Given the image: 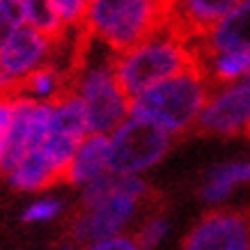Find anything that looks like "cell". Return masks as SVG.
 <instances>
[{"label": "cell", "mask_w": 250, "mask_h": 250, "mask_svg": "<svg viewBox=\"0 0 250 250\" xmlns=\"http://www.w3.org/2000/svg\"><path fill=\"white\" fill-rule=\"evenodd\" d=\"M81 190V209L69 220V236L78 246L122 234L149 197V184L140 177L106 174Z\"/></svg>", "instance_id": "1"}, {"label": "cell", "mask_w": 250, "mask_h": 250, "mask_svg": "<svg viewBox=\"0 0 250 250\" xmlns=\"http://www.w3.org/2000/svg\"><path fill=\"white\" fill-rule=\"evenodd\" d=\"M195 64H200L195 42L172 25L117 53L113 60L115 76L131 99Z\"/></svg>", "instance_id": "2"}, {"label": "cell", "mask_w": 250, "mask_h": 250, "mask_svg": "<svg viewBox=\"0 0 250 250\" xmlns=\"http://www.w3.org/2000/svg\"><path fill=\"white\" fill-rule=\"evenodd\" d=\"M172 9L174 0H92L83 30L117 55L167 28Z\"/></svg>", "instance_id": "3"}, {"label": "cell", "mask_w": 250, "mask_h": 250, "mask_svg": "<svg viewBox=\"0 0 250 250\" xmlns=\"http://www.w3.org/2000/svg\"><path fill=\"white\" fill-rule=\"evenodd\" d=\"M209 94V78L202 64H195L131 99V115L152 122L170 136H177L190 126H197Z\"/></svg>", "instance_id": "4"}, {"label": "cell", "mask_w": 250, "mask_h": 250, "mask_svg": "<svg viewBox=\"0 0 250 250\" xmlns=\"http://www.w3.org/2000/svg\"><path fill=\"white\" fill-rule=\"evenodd\" d=\"M115 55L78 64L71 78V87L87 115L90 133L110 136L131 115V97L122 90L113 67Z\"/></svg>", "instance_id": "5"}, {"label": "cell", "mask_w": 250, "mask_h": 250, "mask_svg": "<svg viewBox=\"0 0 250 250\" xmlns=\"http://www.w3.org/2000/svg\"><path fill=\"white\" fill-rule=\"evenodd\" d=\"M172 145V136L156 124L129 115L108 136V172L115 177H140L159 166Z\"/></svg>", "instance_id": "6"}, {"label": "cell", "mask_w": 250, "mask_h": 250, "mask_svg": "<svg viewBox=\"0 0 250 250\" xmlns=\"http://www.w3.org/2000/svg\"><path fill=\"white\" fill-rule=\"evenodd\" d=\"M58 42L60 39H51L28 25H23L0 48V99L19 97L23 83L37 69L46 67L51 62Z\"/></svg>", "instance_id": "7"}, {"label": "cell", "mask_w": 250, "mask_h": 250, "mask_svg": "<svg viewBox=\"0 0 250 250\" xmlns=\"http://www.w3.org/2000/svg\"><path fill=\"white\" fill-rule=\"evenodd\" d=\"M197 129L211 136L250 133V78L211 90L197 120Z\"/></svg>", "instance_id": "8"}, {"label": "cell", "mask_w": 250, "mask_h": 250, "mask_svg": "<svg viewBox=\"0 0 250 250\" xmlns=\"http://www.w3.org/2000/svg\"><path fill=\"white\" fill-rule=\"evenodd\" d=\"M182 250H250V218L239 211H209L190 228Z\"/></svg>", "instance_id": "9"}, {"label": "cell", "mask_w": 250, "mask_h": 250, "mask_svg": "<svg viewBox=\"0 0 250 250\" xmlns=\"http://www.w3.org/2000/svg\"><path fill=\"white\" fill-rule=\"evenodd\" d=\"M250 51V0H239L232 12L197 39V53Z\"/></svg>", "instance_id": "10"}, {"label": "cell", "mask_w": 250, "mask_h": 250, "mask_svg": "<svg viewBox=\"0 0 250 250\" xmlns=\"http://www.w3.org/2000/svg\"><path fill=\"white\" fill-rule=\"evenodd\" d=\"M236 5L239 0H174L172 28L195 42Z\"/></svg>", "instance_id": "11"}, {"label": "cell", "mask_w": 250, "mask_h": 250, "mask_svg": "<svg viewBox=\"0 0 250 250\" xmlns=\"http://www.w3.org/2000/svg\"><path fill=\"white\" fill-rule=\"evenodd\" d=\"M106 174H110L108 172V136L90 133L81 143V147L69 163L67 172H64V182L78 186V188H85Z\"/></svg>", "instance_id": "12"}, {"label": "cell", "mask_w": 250, "mask_h": 250, "mask_svg": "<svg viewBox=\"0 0 250 250\" xmlns=\"http://www.w3.org/2000/svg\"><path fill=\"white\" fill-rule=\"evenodd\" d=\"M5 182L19 193H37L48 188L62 177V172L51 163V159L44 154V149L25 154L12 170L2 174Z\"/></svg>", "instance_id": "13"}, {"label": "cell", "mask_w": 250, "mask_h": 250, "mask_svg": "<svg viewBox=\"0 0 250 250\" xmlns=\"http://www.w3.org/2000/svg\"><path fill=\"white\" fill-rule=\"evenodd\" d=\"M250 184V161H228L209 170L200 186V197L207 205H223L239 186Z\"/></svg>", "instance_id": "14"}, {"label": "cell", "mask_w": 250, "mask_h": 250, "mask_svg": "<svg viewBox=\"0 0 250 250\" xmlns=\"http://www.w3.org/2000/svg\"><path fill=\"white\" fill-rule=\"evenodd\" d=\"M200 64L209 81L218 85L239 83L250 78V51H218V53H197Z\"/></svg>", "instance_id": "15"}, {"label": "cell", "mask_w": 250, "mask_h": 250, "mask_svg": "<svg viewBox=\"0 0 250 250\" xmlns=\"http://www.w3.org/2000/svg\"><path fill=\"white\" fill-rule=\"evenodd\" d=\"M69 87H71V81L67 78V71L60 64L48 62L46 67L37 69L23 83L19 97H25L30 101H37V104H55L62 94H67Z\"/></svg>", "instance_id": "16"}, {"label": "cell", "mask_w": 250, "mask_h": 250, "mask_svg": "<svg viewBox=\"0 0 250 250\" xmlns=\"http://www.w3.org/2000/svg\"><path fill=\"white\" fill-rule=\"evenodd\" d=\"M19 2H21L23 23L28 28L42 32L51 39H62L64 25H62L60 16L55 14L51 0H19Z\"/></svg>", "instance_id": "17"}, {"label": "cell", "mask_w": 250, "mask_h": 250, "mask_svg": "<svg viewBox=\"0 0 250 250\" xmlns=\"http://www.w3.org/2000/svg\"><path fill=\"white\" fill-rule=\"evenodd\" d=\"M167 232H170V220H167V216L161 211H154L138 225L133 239H136L140 250H156L161 243L166 241Z\"/></svg>", "instance_id": "18"}, {"label": "cell", "mask_w": 250, "mask_h": 250, "mask_svg": "<svg viewBox=\"0 0 250 250\" xmlns=\"http://www.w3.org/2000/svg\"><path fill=\"white\" fill-rule=\"evenodd\" d=\"M64 213V202L60 197L53 195H44V197H35L32 202L23 207L21 220L28 225H42V223H51V220L60 218Z\"/></svg>", "instance_id": "19"}, {"label": "cell", "mask_w": 250, "mask_h": 250, "mask_svg": "<svg viewBox=\"0 0 250 250\" xmlns=\"http://www.w3.org/2000/svg\"><path fill=\"white\" fill-rule=\"evenodd\" d=\"M23 25V12L19 0H0V48L21 30Z\"/></svg>", "instance_id": "20"}, {"label": "cell", "mask_w": 250, "mask_h": 250, "mask_svg": "<svg viewBox=\"0 0 250 250\" xmlns=\"http://www.w3.org/2000/svg\"><path fill=\"white\" fill-rule=\"evenodd\" d=\"M90 2L92 0H51V5H53L55 14L60 16L64 30L67 28H83Z\"/></svg>", "instance_id": "21"}, {"label": "cell", "mask_w": 250, "mask_h": 250, "mask_svg": "<svg viewBox=\"0 0 250 250\" xmlns=\"http://www.w3.org/2000/svg\"><path fill=\"white\" fill-rule=\"evenodd\" d=\"M85 250H140V248H138L133 236L117 234V236H108V239L90 243V246H85Z\"/></svg>", "instance_id": "22"}, {"label": "cell", "mask_w": 250, "mask_h": 250, "mask_svg": "<svg viewBox=\"0 0 250 250\" xmlns=\"http://www.w3.org/2000/svg\"><path fill=\"white\" fill-rule=\"evenodd\" d=\"M14 110H16V97L0 99V140L5 138V133L9 131L12 122H14Z\"/></svg>", "instance_id": "23"}, {"label": "cell", "mask_w": 250, "mask_h": 250, "mask_svg": "<svg viewBox=\"0 0 250 250\" xmlns=\"http://www.w3.org/2000/svg\"><path fill=\"white\" fill-rule=\"evenodd\" d=\"M60 250H83V248H81L78 243H67V246H62Z\"/></svg>", "instance_id": "24"}, {"label": "cell", "mask_w": 250, "mask_h": 250, "mask_svg": "<svg viewBox=\"0 0 250 250\" xmlns=\"http://www.w3.org/2000/svg\"><path fill=\"white\" fill-rule=\"evenodd\" d=\"M0 152H2V140H0Z\"/></svg>", "instance_id": "25"}]
</instances>
